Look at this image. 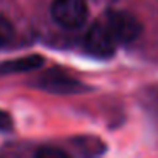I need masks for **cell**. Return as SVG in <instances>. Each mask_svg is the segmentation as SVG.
I'll return each instance as SVG.
<instances>
[{"label": "cell", "instance_id": "1", "mask_svg": "<svg viewBox=\"0 0 158 158\" xmlns=\"http://www.w3.org/2000/svg\"><path fill=\"white\" fill-rule=\"evenodd\" d=\"M104 26L116 41V44H129L141 36V22L133 14L126 10H110L107 12Z\"/></svg>", "mask_w": 158, "mask_h": 158}, {"label": "cell", "instance_id": "2", "mask_svg": "<svg viewBox=\"0 0 158 158\" xmlns=\"http://www.w3.org/2000/svg\"><path fill=\"white\" fill-rule=\"evenodd\" d=\"M34 87L49 94H60V95L89 92V87L83 82H80L78 78L68 75L66 72H63L60 68L46 70L43 75L38 77V80L34 82Z\"/></svg>", "mask_w": 158, "mask_h": 158}, {"label": "cell", "instance_id": "3", "mask_svg": "<svg viewBox=\"0 0 158 158\" xmlns=\"http://www.w3.org/2000/svg\"><path fill=\"white\" fill-rule=\"evenodd\" d=\"M51 15L61 27L77 29L85 22L89 10L85 0H53Z\"/></svg>", "mask_w": 158, "mask_h": 158}, {"label": "cell", "instance_id": "4", "mask_svg": "<svg viewBox=\"0 0 158 158\" xmlns=\"http://www.w3.org/2000/svg\"><path fill=\"white\" fill-rule=\"evenodd\" d=\"M83 48L94 58L107 60L112 58L116 53V41L109 34L104 22H95L87 31L85 39H83Z\"/></svg>", "mask_w": 158, "mask_h": 158}, {"label": "cell", "instance_id": "5", "mask_svg": "<svg viewBox=\"0 0 158 158\" xmlns=\"http://www.w3.org/2000/svg\"><path fill=\"white\" fill-rule=\"evenodd\" d=\"M43 65H44V58L41 55H27V56H22V58L0 61V77L32 72V70L41 68Z\"/></svg>", "mask_w": 158, "mask_h": 158}, {"label": "cell", "instance_id": "6", "mask_svg": "<svg viewBox=\"0 0 158 158\" xmlns=\"http://www.w3.org/2000/svg\"><path fill=\"white\" fill-rule=\"evenodd\" d=\"M72 144L80 155H85V156H95L106 151V144L99 139V138L94 136H78L73 138Z\"/></svg>", "mask_w": 158, "mask_h": 158}, {"label": "cell", "instance_id": "7", "mask_svg": "<svg viewBox=\"0 0 158 158\" xmlns=\"http://www.w3.org/2000/svg\"><path fill=\"white\" fill-rule=\"evenodd\" d=\"M14 39V26L7 17L0 15V46H5Z\"/></svg>", "mask_w": 158, "mask_h": 158}, {"label": "cell", "instance_id": "8", "mask_svg": "<svg viewBox=\"0 0 158 158\" xmlns=\"http://www.w3.org/2000/svg\"><path fill=\"white\" fill-rule=\"evenodd\" d=\"M36 158H68V153L56 146H43L36 151Z\"/></svg>", "mask_w": 158, "mask_h": 158}, {"label": "cell", "instance_id": "9", "mask_svg": "<svg viewBox=\"0 0 158 158\" xmlns=\"http://www.w3.org/2000/svg\"><path fill=\"white\" fill-rule=\"evenodd\" d=\"M12 127H14V121L10 114L0 109V131H10Z\"/></svg>", "mask_w": 158, "mask_h": 158}]
</instances>
